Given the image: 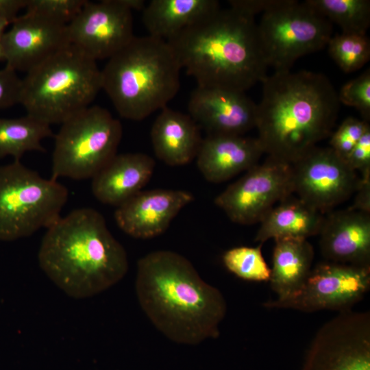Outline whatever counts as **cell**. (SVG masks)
Masks as SVG:
<instances>
[{"instance_id":"obj_2","label":"cell","mask_w":370,"mask_h":370,"mask_svg":"<svg viewBox=\"0 0 370 370\" xmlns=\"http://www.w3.org/2000/svg\"><path fill=\"white\" fill-rule=\"evenodd\" d=\"M261 83L256 127L268 156L292 164L331 136L341 103L325 75L280 71Z\"/></svg>"},{"instance_id":"obj_21","label":"cell","mask_w":370,"mask_h":370,"mask_svg":"<svg viewBox=\"0 0 370 370\" xmlns=\"http://www.w3.org/2000/svg\"><path fill=\"white\" fill-rule=\"evenodd\" d=\"M150 135L156 157L172 166L186 165L195 159L203 139L199 126L189 114L167 107L160 110Z\"/></svg>"},{"instance_id":"obj_33","label":"cell","mask_w":370,"mask_h":370,"mask_svg":"<svg viewBox=\"0 0 370 370\" xmlns=\"http://www.w3.org/2000/svg\"><path fill=\"white\" fill-rule=\"evenodd\" d=\"M346 162L354 171H360L362 177H370V129L355 145Z\"/></svg>"},{"instance_id":"obj_34","label":"cell","mask_w":370,"mask_h":370,"mask_svg":"<svg viewBox=\"0 0 370 370\" xmlns=\"http://www.w3.org/2000/svg\"><path fill=\"white\" fill-rule=\"evenodd\" d=\"M281 0H230L232 8L243 14L254 17L259 13H264L277 5Z\"/></svg>"},{"instance_id":"obj_38","label":"cell","mask_w":370,"mask_h":370,"mask_svg":"<svg viewBox=\"0 0 370 370\" xmlns=\"http://www.w3.org/2000/svg\"><path fill=\"white\" fill-rule=\"evenodd\" d=\"M10 24H12V21L5 17L0 16V60L3 59L2 49H1V39L3 34H4L5 28Z\"/></svg>"},{"instance_id":"obj_4","label":"cell","mask_w":370,"mask_h":370,"mask_svg":"<svg viewBox=\"0 0 370 370\" xmlns=\"http://www.w3.org/2000/svg\"><path fill=\"white\" fill-rule=\"evenodd\" d=\"M167 42L197 86L245 92L267 76L254 18L232 8H220Z\"/></svg>"},{"instance_id":"obj_8","label":"cell","mask_w":370,"mask_h":370,"mask_svg":"<svg viewBox=\"0 0 370 370\" xmlns=\"http://www.w3.org/2000/svg\"><path fill=\"white\" fill-rule=\"evenodd\" d=\"M122 134L121 122L108 110L89 106L56 134L51 179H92L117 154Z\"/></svg>"},{"instance_id":"obj_35","label":"cell","mask_w":370,"mask_h":370,"mask_svg":"<svg viewBox=\"0 0 370 370\" xmlns=\"http://www.w3.org/2000/svg\"><path fill=\"white\" fill-rule=\"evenodd\" d=\"M351 209L370 212V177H361Z\"/></svg>"},{"instance_id":"obj_31","label":"cell","mask_w":370,"mask_h":370,"mask_svg":"<svg viewBox=\"0 0 370 370\" xmlns=\"http://www.w3.org/2000/svg\"><path fill=\"white\" fill-rule=\"evenodd\" d=\"M369 129V123L362 119L347 117L332 133L330 147L346 161L355 145Z\"/></svg>"},{"instance_id":"obj_19","label":"cell","mask_w":370,"mask_h":370,"mask_svg":"<svg viewBox=\"0 0 370 370\" xmlns=\"http://www.w3.org/2000/svg\"><path fill=\"white\" fill-rule=\"evenodd\" d=\"M263 153L257 138L208 134L202 139L195 158L204 177L220 183L258 164Z\"/></svg>"},{"instance_id":"obj_12","label":"cell","mask_w":370,"mask_h":370,"mask_svg":"<svg viewBox=\"0 0 370 370\" xmlns=\"http://www.w3.org/2000/svg\"><path fill=\"white\" fill-rule=\"evenodd\" d=\"M301 370H370V313L345 311L325 323Z\"/></svg>"},{"instance_id":"obj_5","label":"cell","mask_w":370,"mask_h":370,"mask_svg":"<svg viewBox=\"0 0 370 370\" xmlns=\"http://www.w3.org/2000/svg\"><path fill=\"white\" fill-rule=\"evenodd\" d=\"M181 69L167 41L134 36L101 70L102 89L121 117L141 121L175 97Z\"/></svg>"},{"instance_id":"obj_26","label":"cell","mask_w":370,"mask_h":370,"mask_svg":"<svg viewBox=\"0 0 370 370\" xmlns=\"http://www.w3.org/2000/svg\"><path fill=\"white\" fill-rule=\"evenodd\" d=\"M328 21L336 23L342 33L367 35L370 25L369 0H306Z\"/></svg>"},{"instance_id":"obj_20","label":"cell","mask_w":370,"mask_h":370,"mask_svg":"<svg viewBox=\"0 0 370 370\" xmlns=\"http://www.w3.org/2000/svg\"><path fill=\"white\" fill-rule=\"evenodd\" d=\"M155 165L143 153L116 154L92 178V193L99 201L118 207L142 190Z\"/></svg>"},{"instance_id":"obj_23","label":"cell","mask_w":370,"mask_h":370,"mask_svg":"<svg viewBox=\"0 0 370 370\" xmlns=\"http://www.w3.org/2000/svg\"><path fill=\"white\" fill-rule=\"evenodd\" d=\"M323 214L299 198L291 196L275 206L260 222L254 241L262 244L269 239H307L319 234Z\"/></svg>"},{"instance_id":"obj_16","label":"cell","mask_w":370,"mask_h":370,"mask_svg":"<svg viewBox=\"0 0 370 370\" xmlns=\"http://www.w3.org/2000/svg\"><path fill=\"white\" fill-rule=\"evenodd\" d=\"M188 110L208 134L243 136L256 127L257 105L244 92L197 86Z\"/></svg>"},{"instance_id":"obj_29","label":"cell","mask_w":370,"mask_h":370,"mask_svg":"<svg viewBox=\"0 0 370 370\" xmlns=\"http://www.w3.org/2000/svg\"><path fill=\"white\" fill-rule=\"evenodd\" d=\"M340 103L355 108L362 120H370V71L366 70L358 77L344 84L338 93Z\"/></svg>"},{"instance_id":"obj_15","label":"cell","mask_w":370,"mask_h":370,"mask_svg":"<svg viewBox=\"0 0 370 370\" xmlns=\"http://www.w3.org/2000/svg\"><path fill=\"white\" fill-rule=\"evenodd\" d=\"M69 45L67 25L28 12L12 22L1 39L6 66L25 73Z\"/></svg>"},{"instance_id":"obj_32","label":"cell","mask_w":370,"mask_h":370,"mask_svg":"<svg viewBox=\"0 0 370 370\" xmlns=\"http://www.w3.org/2000/svg\"><path fill=\"white\" fill-rule=\"evenodd\" d=\"M22 92V79L16 71L5 65L0 69V109L20 103Z\"/></svg>"},{"instance_id":"obj_3","label":"cell","mask_w":370,"mask_h":370,"mask_svg":"<svg viewBox=\"0 0 370 370\" xmlns=\"http://www.w3.org/2000/svg\"><path fill=\"white\" fill-rule=\"evenodd\" d=\"M38 258L49 279L76 299L107 290L128 269L124 247L108 230L103 216L90 208L74 210L49 227Z\"/></svg>"},{"instance_id":"obj_28","label":"cell","mask_w":370,"mask_h":370,"mask_svg":"<svg viewBox=\"0 0 370 370\" xmlns=\"http://www.w3.org/2000/svg\"><path fill=\"white\" fill-rule=\"evenodd\" d=\"M327 46L332 59L346 73L360 69L370 58V41L367 35L336 34Z\"/></svg>"},{"instance_id":"obj_6","label":"cell","mask_w":370,"mask_h":370,"mask_svg":"<svg viewBox=\"0 0 370 370\" xmlns=\"http://www.w3.org/2000/svg\"><path fill=\"white\" fill-rule=\"evenodd\" d=\"M101 89L97 61L70 44L26 73L20 103L27 115L62 125L90 106Z\"/></svg>"},{"instance_id":"obj_22","label":"cell","mask_w":370,"mask_h":370,"mask_svg":"<svg viewBox=\"0 0 370 370\" xmlns=\"http://www.w3.org/2000/svg\"><path fill=\"white\" fill-rule=\"evenodd\" d=\"M216 0H152L143 10L149 36L165 41L219 10Z\"/></svg>"},{"instance_id":"obj_11","label":"cell","mask_w":370,"mask_h":370,"mask_svg":"<svg viewBox=\"0 0 370 370\" xmlns=\"http://www.w3.org/2000/svg\"><path fill=\"white\" fill-rule=\"evenodd\" d=\"M293 193L291 164L268 156L246 171L214 199L234 223H260L275 206Z\"/></svg>"},{"instance_id":"obj_10","label":"cell","mask_w":370,"mask_h":370,"mask_svg":"<svg viewBox=\"0 0 370 370\" xmlns=\"http://www.w3.org/2000/svg\"><path fill=\"white\" fill-rule=\"evenodd\" d=\"M370 288V267L328 262L312 269L302 286L291 296L269 300L267 308L293 309L304 312L322 310H352Z\"/></svg>"},{"instance_id":"obj_25","label":"cell","mask_w":370,"mask_h":370,"mask_svg":"<svg viewBox=\"0 0 370 370\" xmlns=\"http://www.w3.org/2000/svg\"><path fill=\"white\" fill-rule=\"evenodd\" d=\"M53 136L50 125L27 114L18 118L0 117V158L10 156L20 161L27 151L44 152L41 141Z\"/></svg>"},{"instance_id":"obj_27","label":"cell","mask_w":370,"mask_h":370,"mask_svg":"<svg viewBox=\"0 0 370 370\" xmlns=\"http://www.w3.org/2000/svg\"><path fill=\"white\" fill-rule=\"evenodd\" d=\"M262 245L241 246L227 250L222 256L226 269L238 278L248 281H269L271 269L262 254Z\"/></svg>"},{"instance_id":"obj_13","label":"cell","mask_w":370,"mask_h":370,"mask_svg":"<svg viewBox=\"0 0 370 370\" xmlns=\"http://www.w3.org/2000/svg\"><path fill=\"white\" fill-rule=\"evenodd\" d=\"M293 193L321 213L347 200L360 182L355 171L330 147H315L291 164Z\"/></svg>"},{"instance_id":"obj_7","label":"cell","mask_w":370,"mask_h":370,"mask_svg":"<svg viewBox=\"0 0 370 370\" xmlns=\"http://www.w3.org/2000/svg\"><path fill=\"white\" fill-rule=\"evenodd\" d=\"M68 189L14 160L0 166V241L27 237L60 218Z\"/></svg>"},{"instance_id":"obj_17","label":"cell","mask_w":370,"mask_h":370,"mask_svg":"<svg viewBox=\"0 0 370 370\" xmlns=\"http://www.w3.org/2000/svg\"><path fill=\"white\" fill-rule=\"evenodd\" d=\"M193 200V195L183 190H141L116 207L114 219L129 236L151 238L163 234L180 210Z\"/></svg>"},{"instance_id":"obj_1","label":"cell","mask_w":370,"mask_h":370,"mask_svg":"<svg viewBox=\"0 0 370 370\" xmlns=\"http://www.w3.org/2000/svg\"><path fill=\"white\" fill-rule=\"evenodd\" d=\"M135 288L149 319L173 342L197 345L219 336L227 310L225 298L181 254L158 250L142 257Z\"/></svg>"},{"instance_id":"obj_14","label":"cell","mask_w":370,"mask_h":370,"mask_svg":"<svg viewBox=\"0 0 370 370\" xmlns=\"http://www.w3.org/2000/svg\"><path fill=\"white\" fill-rule=\"evenodd\" d=\"M67 32L70 44L90 58L108 60L135 36L132 12L119 0L86 1Z\"/></svg>"},{"instance_id":"obj_30","label":"cell","mask_w":370,"mask_h":370,"mask_svg":"<svg viewBox=\"0 0 370 370\" xmlns=\"http://www.w3.org/2000/svg\"><path fill=\"white\" fill-rule=\"evenodd\" d=\"M86 0H27L26 12L68 25L80 12Z\"/></svg>"},{"instance_id":"obj_18","label":"cell","mask_w":370,"mask_h":370,"mask_svg":"<svg viewBox=\"0 0 370 370\" xmlns=\"http://www.w3.org/2000/svg\"><path fill=\"white\" fill-rule=\"evenodd\" d=\"M319 234L321 254L330 262L370 267V212L350 208L330 212Z\"/></svg>"},{"instance_id":"obj_9","label":"cell","mask_w":370,"mask_h":370,"mask_svg":"<svg viewBox=\"0 0 370 370\" xmlns=\"http://www.w3.org/2000/svg\"><path fill=\"white\" fill-rule=\"evenodd\" d=\"M258 34L268 66L288 71L300 57L327 46L332 36L329 21L306 1L281 0L262 14Z\"/></svg>"},{"instance_id":"obj_36","label":"cell","mask_w":370,"mask_h":370,"mask_svg":"<svg viewBox=\"0 0 370 370\" xmlns=\"http://www.w3.org/2000/svg\"><path fill=\"white\" fill-rule=\"evenodd\" d=\"M26 2L27 0H0V16L13 22L18 16V12L25 8Z\"/></svg>"},{"instance_id":"obj_24","label":"cell","mask_w":370,"mask_h":370,"mask_svg":"<svg viewBox=\"0 0 370 370\" xmlns=\"http://www.w3.org/2000/svg\"><path fill=\"white\" fill-rule=\"evenodd\" d=\"M273 266L269 279L278 299L295 293L312 270L314 249L304 238H282L275 240Z\"/></svg>"},{"instance_id":"obj_37","label":"cell","mask_w":370,"mask_h":370,"mask_svg":"<svg viewBox=\"0 0 370 370\" xmlns=\"http://www.w3.org/2000/svg\"><path fill=\"white\" fill-rule=\"evenodd\" d=\"M119 2L125 8L133 10L140 11L145 8V1L143 0H119Z\"/></svg>"}]
</instances>
